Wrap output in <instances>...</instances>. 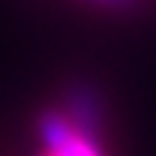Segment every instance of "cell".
I'll return each instance as SVG.
<instances>
[{"label":"cell","mask_w":156,"mask_h":156,"mask_svg":"<svg viewBox=\"0 0 156 156\" xmlns=\"http://www.w3.org/2000/svg\"><path fill=\"white\" fill-rule=\"evenodd\" d=\"M60 115L85 137L101 143V132H104V101L101 93L96 90V85H90L88 80H71L63 88V107Z\"/></svg>","instance_id":"6da1fadb"},{"label":"cell","mask_w":156,"mask_h":156,"mask_svg":"<svg viewBox=\"0 0 156 156\" xmlns=\"http://www.w3.org/2000/svg\"><path fill=\"white\" fill-rule=\"evenodd\" d=\"M38 137L47 145V156H104L101 143L77 132L60 110H44L36 121Z\"/></svg>","instance_id":"7a4b0ae2"},{"label":"cell","mask_w":156,"mask_h":156,"mask_svg":"<svg viewBox=\"0 0 156 156\" xmlns=\"http://www.w3.org/2000/svg\"><path fill=\"white\" fill-rule=\"evenodd\" d=\"M93 3H99V5H110V8H115V5H123V3H129V0H93Z\"/></svg>","instance_id":"3957f363"},{"label":"cell","mask_w":156,"mask_h":156,"mask_svg":"<svg viewBox=\"0 0 156 156\" xmlns=\"http://www.w3.org/2000/svg\"><path fill=\"white\" fill-rule=\"evenodd\" d=\"M44 156H47V154H44Z\"/></svg>","instance_id":"277c9868"}]
</instances>
